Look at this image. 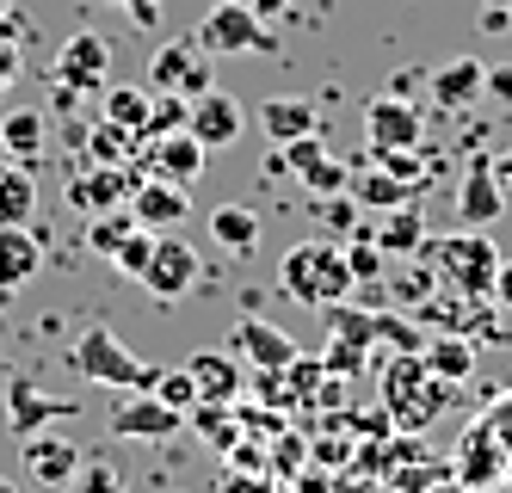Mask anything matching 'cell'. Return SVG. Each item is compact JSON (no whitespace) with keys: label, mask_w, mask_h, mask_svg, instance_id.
I'll use <instances>...</instances> for the list:
<instances>
[{"label":"cell","mask_w":512,"mask_h":493,"mask_svg":"<svg viewBox=\"0 0 512 493\" xmlns=\"http://www.w3.org/2000/svg\"><path fill=\"white\" fill-rule=\"evenodd\" d=\"M451 401H457V383L432 376L420 352H395L383 364V413H389L395 432H426Z\"/></svg>","instance_id":"6da1fadb"},{"label":"cell","mask_w":512,"mask_h":493,"mask_svg":"<svg viewBox=\"0 0 512 493\" xmlns=\"http://www.w3.org/2000/svg\"><path fill=\"white\" fill-rule=\"evenodd\" d=\"M278 290L290 302H309V309L346 302L358 290L352 284V265H346V247L340 241H297V247L278 259Z\"/></svg>","instance_id":"7a4b0ae2"},{"label":"cell","mask_w":512,"mask_h":493,"mask_svg":"<svg viewBox=\"0 0 512 493\" xmlns=\"http://www.w3.org/2000/svg\"><path fill=\"white\" fill-rule=\"evenodd\" d=\"M420 259L438 272V284H445V290H463V296H488V290H494V272H500V247L488 241V229L426 235Z\"/></svg>","instance_id":"3957f363"},{"label":"cell","mask_w":512,"mask_h":493,"mask_svg":"<svg viewBox=\"0 0 512 493\" xmlns=\"http://www.w3.org/2000/svg\"><path fill=\"white\" fill-rule=\"evenodd\" d=\"M68 364H75V376H87V383H99V389H149L155 383V364H142L105 321H93V327L75 333Z\"/></svg>","instance_id":"277c9868"},{"label":"cell","mask_w":512,"mask_h":493,"mask_svg":"<svg viewBox=\"0 0 512 493\" xmlns=\"http://www.w3.org/2000/svg\"><path fill=\"white\" fill-rule=\"evenodd\" d=\"M192 37H198L204 56H266L272 50V31L247 0H216V7L198 19Z\"/></svg>","instance_id":"5b68a950"},{"label":"cell","mask_w":512,"mask_h":493,"mask_svg":"<svg viewBox=\"0 0 512 493\" xmlns=\"http://www.w3.org/2000/svg\"><path fill=\"white\" fill-rule=\"evenodd\" d=\"M179 426H186V413H173L155 389H124L112 401V413H105V432L124 438V444H161L173 438Z\"/></svg>","instance_id":"8992f818"},{"label":"cell","mask_w":512,"mask_h":493,"mask_svg":"<svg viewBox=\"0 0 512 493\" xmlns=\"http://www.w3.org/2000/svg\"><path fill=\"white\" fill-rule=\"evenodd\" d=\"M105 81H112V44H105L99 31H75V37L62 44V56H56V87H62V105L105 93Z\"/></svg>","instance_id":"52a82bcc"},{"label":"cell","mask_w":512,"mask_h":493,"mask_svg":"<svg viewBox=\"0 0 512 493\" xmlns=\"http://www.w3.org/2000/svg\"><path fill=\"white\" fill-rule=\"evenodd\" d=\"M451 475L469 487V493H488L506 481V444L488 432V420H469L463 438L451 444Z\"/></svg>","instance_id":"ba28073f"},{"label":"cell","mask_w":512,"mask_h":493,"mask_svg":"<svg viewBox=\"0 0 512 493\" xmlns=\"http://www.w3.org/2000/svg\"><path fill=\"white\" fill-rule=\"evenodd\" d=\"M149 87L155 93H179V99H198L210 93V56L198 50V37H167L149 62Z\"/></svg>","instance_id":"9c48e42d"},{"label":"cell","mask_w":512,"mask_h":493,"mask_svg":"<svg viewBox=\"0 0 512 493\" xmlns=\"http://www.w3.org/2000/svg\"><path fill=\"white\" fill-rule=\"evenodd\" d=\"M500 216H506V185L494 173V155L475 148L469 167H463V185H457V222L463 229H494Z\"/></svg>","instance_id":"30bf717a"},{"label":"cell","mask_w":512,"mask_h":493,"mask_svg":"<svg viewBox=\"0 0 512 493\" xmlns=\"http://www.w3.org/2000/svg\"><path fill=\"white\" fill-rule=\"evenodd\" d=\"M364 136H371V155H389V148H420L426 118H420V105H414V99L377 93L371 105H364Z\"/></svg>","instance_id":"8fae6325"},{"label":"cell","mask_w":512,"mask_h":493,"mask_svg":"<svg viewBox=\"0 0 512 493\" xmlns=\"http://www.w3.org/2000/svg\"><path fill=\"white\" fill-rule=\"evenodd\" d=\"M19 469H25V481H38V487H68L81 475V444L68 438V432H31V438H19Z\"/></svg>","instance_id":"7c38bea8"},{"label":"cell","mask_w":512,"mask_h":493,"mask_svg":"<svg viewBox=\"0 0 512 493\" xmlns=\"http://www.w3.org/2000/svg\"><path fill=\"white\" fill-rule=\"evenodd\" d=\"M198 247L179 241V235H155V253H149V272H142V290L155 302H179L192 284H198Z\"/></svg>","instance_id":"4fadbf2b"},{"label":"cell","mask_w":512,"mask_h":493,"mask_svg":"<svg viewBox=\"0 0 512 493\" xmlns=\"http://www.w3.org/2000/svg\"><path fill=\"white\" fill-rule=\"evenodd\" d=\"M204 161H210V148H204L192 130H167V136H149L142 173H149V179H167V185H179V192H192L198 173H204Z\"/></svg>","instance_id":"5bb4252c"},{"label":"cell","mask_w":512,"mask_h":493,"mask_svg":"<svg viewBox=\"0 0 512 493\" xmlns=\"http://www.w3.org/2000/svg\"><path fill=\"white\" fill-rule=\"evenodd\" d=\"M229 346H235V358H241L247 370H290V364H297V352H303L284 327H272V321H260V315H241L235 333H229Z\"/></svg>","instance_id":"9a60e30c"},{"label":"cell","mask_w":512,"mask_h":493,"mask_svg":"<svg viewBox=\"0 0 512 493\" xmlns=\"http://www.w3.org/2000/svg\"><path fill=\"white\" fill-rule=\"evenodd\" d=\"M186 130H192L204 148H235V142H241V130H247V111H241V99H235V93L210 87V93H198V99L186 105Z\"/></svg>","instance_id":"2e32d148"},{"label":"cell","mask_w":512,"mask_h":493,"mask_svg":"<svg viewBox=\"0 0 512 493\" xmlns=\"http://www.w3.org/2000/svg\"><path fill=\"white\" fill-rule=\"evenodd\" d=\"M284 167L297 173L303 192H315V198H334V192H346V185H352V167H340L334 155H327L321 130H315V136H297V142H284Z\"/></svg>","instance_id":"e0dca14e"},{"label":"cell","mask_w":512,"mask_h":493,"mask_svg":"<svg viewBox=\"0 0 512 493\" xmlns=\"http://www.w3.org/2000/svg\"><path fill=\"white\" fill-rule=\"evenodd\" d=\"M56 420H75V401H50V395H38L31 376H7V426H13V438H31V432H44Z\"/></svg>","instance_id":"ac0fdd59"},{"label":"cell","mask_w":512,"mask_h":493,"mask_svg":"<svg viewBox=\"0 0 512 493\" xmlns=\"http://www.w3.org/2000/svg\"><path fill=\"white\" fill-rule=\"evenodd\" d=\"M192 383H198V401L210 407H235L247 395V364L235 352H192Z\"/></svg>","instance_id":"d6986e66"},{"label":"cell","mask_w":512,"mask_h":493,"mask_svg":"<svg viewBox=\"0 0 512 493\" xmlns=\"http://www.w3.org/2000/svg\"><path fill=\"white\" fill-rule=\"evenodd\" d=\"M130 210H136V222H142L149 235H173L179 222L192 216V198L179 192V185H167V179H136Z\"/></svg>","instance_id":"ffe728a7"},{"label":"cell","mask_w":512,"mask_h":493,"mask_svg":"<svg viewBox=\"0 0 512 493\" xmlns=\"http://www.w3.org/2000/svg\"><path fill=\"white\" fill-rule=\"evenodd\" d=\"M38 265H44V241L31 235V222H0V296L31 284Z\"/></svg>","instance_id":"44dd1931"},{"label":"cell","mask_w":512,"mask_h":493,"mask_svg":"<svg viewBox=\"0 0 512 493\" xmlns=\"http://www.w3.org/2000/svg\"><path fill=\"white\" fill-rule=\"evenodd\" d=\"M260 130H266L272 148H284V142H297V136H315V130H321V111H315V99L272 93V99L260 105Z\"/></svg>","instance_id":"7402d4cb"},{"label":"cell","mask_w":512,"mask_h":493,"mask_svg":"<svg viewBox=\"0 0 512 493\" xmlns=\"http://www.w3.org/2000/svg\"><path fill=\"white\" fill-rule=\"evenodd\" d=\"M420 358H426V370L432 376H445V383H469L475 376V358H482V346H475L469 333H426V346H420Z\"/></svg>","instance_id":"603a6c76"},{"label":"cell","mask_w":512,"mask_h":493,"mask_svg":"<svg viewBox=\"0 0 512 493\" xmlns=\"http://www.w3.org/2000/svg\"><path fill=\"white\" fill-rule=\"evenodd\" d=\"M426 87H432V99L445 105V111H463L469 99H482V93H488V68L475 62V56H457L451 68H438Z\"/></svg>","instance_id":"cb8c5ba5"},{"label":"cell","mask_w":512,"mask_h":493,"mask_svg":"<svg viewBox=\"0 0 512 493\" xmlns=\"http://www.w3.org/2000/svg\"><path fill=\"white\" fill-rule=\"evenodd\" d=\"M130 192H136V173H124V167H99L93 179H75V192H68V204H75V210H87V216H99V210H118V204H130Z\"/></svg>","instance_id":"d4e9b609"},{"label":"cell","mask_w":512,"mask_h":493,"mask_svg":"<svg viewBox=\"0 0 512 493\" xmlns=\"http://www.w3.org/2000/svg\"><path fill=\"white\" fill-rule=\"evenodd\" d=\"M204 229H210V241H216V247L235 253V259H247L253 247H260V216H253L247 204H216Z\"/></svg>","instance_id":"484cf974"},{"label":"cell","mask_w":512,"mask_h":493,"mask_svg":"<svg viewBox=\"0 0 512 493\" xmlns=\"http://www.w3.org/2000/svg\"><path fill=\"white\" fill-rule=\"evenodd\" d=\"M377 247H383L389 259H420V247H426V216H420V198H414V204H401V210H383Z\"/></svg>","instance_id":"4316f807"},{"label":"cell","mask_w":512,"mask_h":493,"mask_svg":"<svg viewBox=\"0 0 512 493\" xmlns=\"http://www.w3.org/2000/svg\"><path fill=\"white\" fill-rule=\"evenodd\" d=\"M420 192H408L389 167H364V173H352V204H364V210H401V204H414Z\"/></svg>","instance_id":"83f0119b"},{"label":"cell","mask_w":512,"mask_h":493,"mask_svg":"<svg viewBox=\"0 0 512 493\" xmlns=\"http://www.w3.org/2000/svg\"><path fill=\"white\" fill-rule=\"evenodd\" d=\"M44 142H50V124H44V111L19 105V111H7V118H0V148H7L13 161H31V155H38Z\"/></svg>","instance_id":"f1b7e54d"},{"label":"cell","mask_w":512,"mask_h":493,"mask_svg":"<svg viewBox=\"0 0 512 493\" xmlns=\"http://www.w3.org/2000/svg\"><path fill=\"white\" fill-rule=\"evenodd\" d=\"M142 229V222H136V210L130 204H118V210H99V216H87V247L99 253V259H112L130 235Z\"/></svg>","instance_id":"f546056e"},{"label":"cell","mask_w":512,"mask_h":493,"mask_svg":"<svg viewBox=\"0 0 512 493\" xmlns=\"http://www.w3.org/2000/svg\"><path fill=\"white\" fill-rule=\"evenodd\" d=\"M149 111H155V99L142 87H105V124H118L130 136H149Z\"/></svg>","instance_id":"4dcf8cb0"},{"label":"cell","mask_w":512,"mask_h":493,"mask_svg":"<svg viewBox=\"0 0 512 493\" xmlns=\"http://www.w3.org/2000/svg\"><path fill=\"white\" fill-rule=\"evenodd\" d=\"M31 210H38V185L19 167H0V222H31Z\"/></svg>","instance_id":"1f68e13d"},{"label":"cell","mask_w":512,"mask_h":493,"mask_svg":"<svg viewBox=\"0 0 512 493\" xmlns=\"http://www.w3.org/2000/svg\"><path fill=\"white\" fill-rule=\"evenodd\" d=\"M346 265H352V284H377V278H389V253L377 247V235L346 241Z\"/></svg>","instance_id":"d6a6232c"},{"label":"cell","mask_w":512,"mask_h":493,"mask_svg":"<svg viewBox=\"0 0 512 493\" xmlns=\"http://www.w3.org/2000/svg\"><path fill=\"white\" fill-rule=\"evenodd\" d=\"M426 290H438V272H432L426 259H414L408 272H395V284H389V302H395V309H420V302H426Z\"/></svg>","instance_id":"836d02e7"},{"label":"cell","mask_w":512,"mask_h":493,"mask_svg":"<svg viewBox=\"0 0 512 493\" xmlns=\"http://www.w3.org/2000/svg\"><path fill=\"white\" fill-rule=\"evenodd\" d=\"M173 413H186V420H192V407H198V383H192V370L186 364H179V370H155V383H149Z\"/></svg>","instance_id":"e575fe53"},{"label":"cell","mask_w":512,"mask_h":493,"mask_svg":"<svg viewBox=\"0 0 512 493\" xmlns=\"http://www.w3.org/2000/svg\"><path fill=\"white\" fill-rule=\"evenodd\" d=\"M68 493H130V481H124V469L118 463H81V475L68 481Z\"/></svg>","instance_id":"d590c367"},{"label":"cell","mask_w":512,"mask_h":493,"mask_svg":"<svg viewBox=\"0 0 512 493\" xmlns=\"http://www.w3.org/2000/svg\"><path fill=\"white\" fill-rule=\"evenodd\" d=\"M321 364H327V376H358L364 370V339L334 333V339H327V352H321Z\"/></svg>","instance_id":"8d00e7d4"},{"label":"cell","mask_w":512,"mask_h":493,"mask_svg":"<svg viewBox=\"0 0 512 493\" xmlns=\"http://www.w3.org/2000/svg\"><path fill=\"white\" fill-rule=\"evenodd\" d=\"M149 253H155V235H149V229H136V235L112 253V265H118L124 278H136V284H142V272H149Z\"/></svg>","instance_id":"74e56055"},{"label":"cell","mask_w":512,"mask_h":493,"mask_svg":"<svg viewBox=\"0 0 512 493\" xmlns=\"http://www.w3.org/2000/svg\"><path fill=\"white\" fill-rule=\"evenodd\" d=\"M352 457H358V438H321V444L309 450V463H315V469H327V475L352 469Z\"/></svg>","instance_id":"f35d334b"},{"label":"cell","mask_w":512,"mask_h":493,"mask_svg":"<svg viewBox=\"0 0 512 493\" xmlns=\"http://www.w3.org/2000/svg\"><path fill=\"white\" fill-rule=\"evenodd\" d=\"M482 420H488V432L506 444V475H512V389H500V395L488 401V413H482Z\"/></svg>","instance_id":"ab89813d"},{"label":"cell","mask_w":512,"mask_h":493,"mask_svg":"<svg viewBox=\"0 0 512 493\" xmlns=\"http://www.w3.org/2000/svg\"><path fill=\"white\" fill-rule=\"evenodd\" d=\"M334 493H383V481L371 469H340L334 475Z\"/></svg>","instance_id":"60d3db41"},{"label":"cell","mask_w":512,"mask_h":493,"mask_svg":"<svg viewBox=\"0 0 512 493\" xmlns=\"http://www.w3.org/2000/svg\"><path fill=\"white\" fill-rule=\"evenodd\" d=\"M284 493H334V475H327V469H315V463H309V469H303L297 481L284 487Z\"/></svg>","instance_id":"b9f144b4"},{"label":"cell","mask_w":512,"mask_h":493,"mask_svg":"<svg viewBox=\"0 0 512 493\" xmlns=\"http://www.w3.org/2000/svg\"><path fill=\"white\" fill-rule=\"evenodd\" d=\"M488 302L512 315V259H500V272H494V290H488Z\"/></svg>","instance_id":"7bdbcfd3"},{"label":"cell","mask_w":512,"mask_h":493,"mask_svg":"<svg viewBox=\"0 0 512 493\" xmlns=\"http://www.w3.org/2000/svg\"><path fill=\"white\" fill-rule=\"evenodd\" d=\"M482 25H488V31L512 25V0H482Z\"/></svg>","instance_id":"ee69618b"},{"label":"cell","mask_w":512,"mask_h":493,"mask_svg":"<svg viewBox=\"0 0 512 493\" xmlns=\"http://www.w3.org/2000/svg\"><path fill=\"white\" fill-rule=\"evenodd\" d=\"M488 99L512 105V68H488Z\"/></svg>","instance_id":"f6af8a7d"},{"label":"cell","mask_w":512,"mask_h":493,"mask_svg":"<svg viewBox=\"0 0 512 493\" xmlns=\"http://www.w3.org/2000/svg\"><path fill=\"white\" fill-rule=\"evenodd\" d=\"M118 7H130L136 25H155V19H161V0H118Z\"/></svg>","instance_id":"bcb514c9"},{"label":"cell","mask_w":512,"mask_h":493,"mask_svg":"<svg viewBox=\"0 0 512 493\" xmlns=\"http://www.w3.org/2000/svg\"><path fill=\"white\" fill-rule=\"evenodd\" d=\"M13 74H19V50L0 44V87H13Z\"/></svg>","instance_id":"7dc6e473"},{"label":"cell","mask_w":512,"mask_h":493,"mask_svg":"<svg viewBox=\"0 0 512 493\" xmlns=\"http://www.w3.org/2000/svg\"><path fill=\"white\" fill-rule=\"evenodd\" d=\"M247 7H253V13H260V19H266V25H272V19H278V13H290V0H247Z\"/></svg>","instance_id":"c3c4849f"},{"label":"cell","mask_w":512,"mask_h":493,"mask_svg":"<svg viewBox=\"0 0 512 493\" xmlns=\"http://www.w3.org/2000/svg\"><path fill=\"white\" fill-rule=\"evenodd\" d=\"M426 493H469V487H463V481H457V475H438V481H432V487H426Z\"/></svg>","instance_id":"681fc988"},{"label":"cell","mask_w":512,"mask_h":493,"mask_svg":"<svg viewBox=\"0 0 512 493\" xmlns=\"http://www.w3.org/2000/svg\"><path fill=\"white\" fill-rule=\"evenodd\" d=\"M494 173H500V185H506V192H512V148H506V155L494 161Z\"/></svg>","instance_id":"f907efd6"},{"label":"cell","mask_w":512,"mask_h":493,"mask_svg":"<svg viewBox=\"0 0 512 493\" xmlns=\"http://www.w3.org/2000/svg\"><path fill=\"white\" fill-rule=\"evenodd\" d=\"M0 493H19V481H7V475H0Z\"/></svg>","instance_id":"816d5d0a"},{"label":"cell","mask_w":512,"mask_h":493,"mask_svg":"<svg viewBox=\"0 0 512 493\" xmlns=\"http://www.w3.org/2000/svg\"><path fill=\"white\" fill-rule=\"evenodd\" d=\"M0 383H7V358H0Z\"/></svg>","instance_id":"f5cc1de1"},{"label":"cell","mask_w":512,"mask_h":493,"mask_svg":"<svg viewBox=\"0 0 512 493\" xmlns=\"http://www.w3.org/2000/svg\"><path fill=\"white\" fill-rule=\"evenodd\" d=\"M383 493H401V487H383Z\"/></svg>","instance_id":"db71d44e"}]
</instances>
